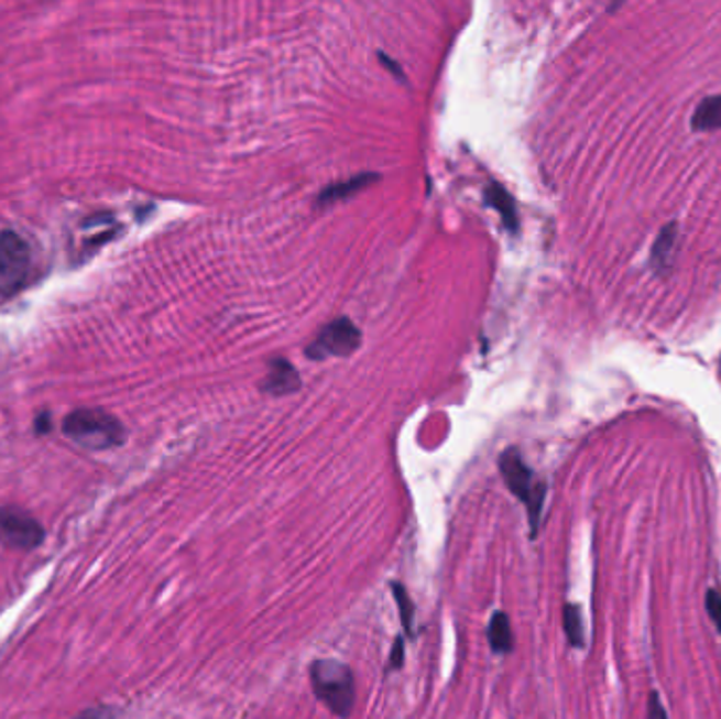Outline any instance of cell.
Segmentation results:
<instances>
[{"mask_svg": "<svg viewBox=\"0 0 721 719\" xmlns=\"http://www.w3.org/2000/svg\"><path fill=\"white\" fill-rule=\"evenodd\" d=\"M308 675L313 693L325 707L338 718H350L357 700V686L349 665L334 658H319L310 665Z\"/></svg>", "mask_w": 721, "mask_h": 719, "instance_id": "obj_1", "label": "cell"}, {"mask_svg": "<svg viewBox=\"0 0 721 719\" xmlns=\"http://www.w3.org/2000/svg\"><path fill=\"white\" fill-rule=\"evenodd\" d=\"M64 435L70 437L76 446L85 449H112V447L123 446L127 431L119 418L103 410H91L83 407L75 410L64 418Z\"/></svg>", "mask_w": 721, "mask_h": 719, "instance_id": "obj_2", "label": "cell"}, {"mask_svg": "<svg viewBox=\"0 0 721 719\" xmlns=\"http://www.w3.org/2000/svg\"><path fill=\"white\" fill-rule=\"evenodd\" d=\"M498 467H500L502 479L509 486V490L525 504L532 536H536L538 527H540L547 486L534 479V472L523 462L522 454L515 447H509L506 451H502Z\"/></svg>", "mask_w": 721, "mask_h": 719, "instance_id": "obj_3", "label": "cell"}, {"mask_svg": "<svg viewBox=\"0 0 721 719\" xmlns=\"http://www.w3.org/2000/svg\"><path fill=\"white\" fill-rule=\"evenodd\" d=\"M30 264L32 251L24 237L13 230L0 232V294L11 296L22 290L30 274Z\"/></svg>", "mask_w": 721, "mask_h": 719, "instance_id": "obj_4", "label": "cell"}, {"mask_svg": "<svg viewBox=\"0 0 721 719\" xmlns=\"http://www.w3.org/2000/svg\"><path fill=\"white\" fill-rule=\"evenodd\" d=\"M43 523L20 506H0V545L18 551H32L43 545Z\"/></svg>", "mask_w": 721, "mask_h": 719, "instance_id": "obj_5", "label": "cell"}, {"mask_svg": "<svg viewBox=\"0 0 721 719\" xmlns=\"http://www.w3.org/2000/svg\"><path fill=\"white\" fill-rule=\"evenodd\" d=\"M359 347H361L359 327L347 317H340L325 325L319 336L315 338V342L306 348V357L315 361L329 357H350Z\"/></svg>", "mask_w": 721, "mask_h": 719, "instance_id": "obj_6", "label": "cell"}, {"mask_svg": "<svg viewBox=\"0 0 721 719\" xmlns=\"http://www.w3.org/2000/svg\"><path fill=\"white\" fill-rule=\"evenodd\" d=\"M302 380L296 368L285 361V359H274L271 363V370L266 373L264 382L260 384V389L273 397H283V395H292L299 391Z\"/></svg>", "mask_w": 721, "mask_h": 719, "instance_id": "obj_7", "label": "cell"}, {"mask_svg": "<svg viewBox=\"0 0 721 719\" xmlns=\"http://www.w3.org/2000/svg\"><path fill=\"white\" fill-rule=\"evenodd\" d=\"M485 200H488V205H492L496 209L500 218H502V222H504V226L511 232H517L520 230V216H517L515 200H513V197L500 184H492L485 190Z\"/></svg>", "mask_w": 721, "mask_h": 719, "instance_id": "obj_8", "label": "cell"}, {"mask_svg": "<svg viewBox=\"0 0 721 719\" xmlns=\"http://www.w3.org/2000/svg\"><path fill=\"white\" fill-rule=\"evenodd\" d=\"M488 642L490 647L496 654H509L515 647V638H513V629H511V620L504 612H494L490 627H488Z\"/></svg>", "mask_w": 721, "mask_h": 719, "instance_id": "obj_9", "label": "cell"}, {"mask_svg": "<svg viewBox=\"0 0 721 719\" xmlns=\"http://www.w3.org/2000/svg\"><path fill=\"white\" fill-rule=\"evenodd\" d=\"M695 131H715L721 129V96H711L700 101L692 115Z\"/></svg>", "mask_w": 721, "mask_h": 719, "instance_id": "obj_10", "label": "cell"}, {"mask_svg": "<svg viewBox=\"0 0 721 719\" xmlns=\"http://www.w3.org/2000/svg\"><path fill=\"white\" fill-rule=\"evenodd\" d=\"M373 179H378V175L363 174L357 175V177H352V179H347V182H340V184H331V186H327L324 193H321L319 203H321V205H331V203H336V200L345 199V197H349L352 193L365 188V186H368L370 182H373Z\"/></svg>", "mask_w": 721, "mask_h": 719, "instance_id": "obj_11", "label": "cell"}, {"mask_svg": "<svg viewBox=\"0 0 721 719\" xmlns=\"http://www.w3.org/2000/svg\"><path fill=\"white\" fill-rule=\"evenodd\" d=\"M391 591L397 599L398 617H401V624L405 635L412 640L416 635V627H414V619H416V606L412 601V597L407 593V589L398 582V580H391Z\"/></svg>", "mask_w": 721, "mask_h": 719, "instance_id": "obj_12", "label": "cell"}, {"mask_svg": "<svg viewBox=\"0 0 721 719\" xmlns=\"http://www.w3.org/2000/svg\"><path fill=\"white\" fill-rule=\"evenodd\" d=\"M564 629L568 635V642L573 647H582L585 645V629H582V617H580V608L568 603L564 608Z\"/></svg>", "mask_w": 721, "mask_h": 719, "instance_id": "obj_13", "label": "cell"}, {"mask_svg": "<svg viewBox=\"0 0 721 719\" xmlns=\"http://www.w3.org/2000/svg\"><path fill=\"white\" fill-rule=\"evenodd\" d=\"M675 241H677V228H675V226L665 228L663 235L658 237L656 246L652 249V260H654V264H658V266H669V264H671Z\"/></svg>", "mask_w": 721, "mask_h": 719, "instance_id": "obj_14", "label": "cell"}, {"mask_svg": "<svg viewBox=\"0 0 721 719\" xmlns=\"http://www.w3.org/2000/svg\"><path fill=\"white\" fill-rule=\"evenodd\" d=\"M707 612H709V617L713 619L715 627L721 631V596L715 589L707 591Z\"/></svg>", "mask_w": 721, "mask_h": 719, "instance_id": "obj_15", "label": "cell"}, {"mask_svg": "<svg viewBox=\"0 0 721 719\" xmlns=\"http://www.w3.org/2000/svg\"><path fill=\"white\" fill-rule=\"evenodd\" d=\"M403 661H405V640H403V638H397L395 644H393V652H391V658H389L386 671L401 669V667H403Z\"/></svg>", "mask_w": 721, "mask_h": 719, "instance_id": "obj_16", "label": "cell"}, {"mask_svg": "<svg viewBox=\"0 0 721 719\" xmlns=\"http://www.w3.org/2000/svg\"><path fill=\"white\" fill-rule=\"evenodd\" d=\"M75 719H117V713L112 709H106V707H98V709H89L80 716H76Z\"/></svg>", "mask_w": 721, "mask_h": 719, "instance_id": "obj_17", "label": "cell"}, {"mask_svg": "<svg viewBox=\"0 0 721 719\" xmlns=\"http://www.w3.org/2000/svg\"><path fill=\"white\" fill-rule=\"evenodd\" d=\"M647 716H649V719H667V713H665V709H663V705H660V700H658V696L649 695V705H647Z\"/></svg>", "mask_w": 721, "mask_h": 719, "instance_id": "obj_18", "label": "cell"}, {"mask_svg": "<svg viewBox=\"0 0 721 719\" xmlns=\"http://www.w3.org/2000/svg\"><path fill=\"white\" fill-rule=\"evenodd\" d=\"M36 433L39 435H43V433H50L51 431V414L50 412H43V414H39V418H36Z\"/></svg>", "mask_w": 721, "mask_h": 719, "instance_id": "obj_19", "label": "cell"}]
</instances>
